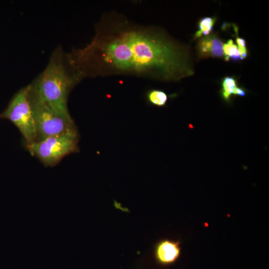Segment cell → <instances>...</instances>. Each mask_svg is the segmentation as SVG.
Listing matches in <instances>:
<instances>
[{
  "label": "cell",
  "mask_w": 269,
  "mask_h": 269,
  "mask_svg": "<svg viewBox=\"0 0 269 269\" xmlns=\"http://www.w3.org/2000/svg\"><path fill=\"white\" fill-rule=\"evenodd\" d=\"M67 56L82 78L126 75L169 82L194 74L188 46L160 27L117 12L105 14L92 41Z\"/></svg>",
  "instance_id": "obj_1"
},
{
  "label": "cell",
  "mask_w": 269,
  "mask_h": 269,
  "mask_svg": "<svg viewBox=\"0 0 269 269\" xmlns=\"http://www.w3.org/2000/svg\"><path fill=\"white\" fill-rule=\"evenodd\" d=\"M82 78L70 64L68 57L57 49L41 74L31 85L37 96L56 113L73 121L67 107L69 94Z\"/></svg>",
  "instance_id": "obj_2"
},
{
  "label": "cell",
  "mask_w": 269,
  "mask_h": 269,
  "mask_svg": "<svg viewBox=\"0 0 269 269\" xmlns=\"http://www.w3.org/2000/svg\"><path fill=\"white\" fill-rule=\"evenodd\" d=\"M77 130L26 144L30 153L46 166H53L65 156L78 150Z\"/></svg>",
  "instance_id": "obj_3"
},
{
  "label": "cell",
  "mask_w": 269,
  "mask_h": 269,
  "mask_svg": "<svg viewBox=\"0 0 269 269\" xmlns=\"http://www.w3.org/2000/svg\"><path fill=\"white\" fill-rule=\"evenodd\" d=\"M30 85L29 97L36 128V141L76 130L73 121L63 118L41 100Z\"/></svg>",
  "instance_id": "obj_4"
},
{
  "label": "cell",
  "mask_w": 269,
  "mask_h": 269,
  "mask_svg": "<svg viewBox=\"0 0 269 269\" xmlns=\"http://www.w3.org/2000/svg\"><path fill=\"white\" fill-rule=\"evenodd\" d=\"M30 85L20 89L1 115L10 120L19 130L26 144L36 140V131L29 97Z\"/></svg>",
  "instance_id": "obj_5"
},
{
  "label": "cell",
  "mask_w": 269,
  "mask_h": 269,
  "mask_svg": "<svg viewBox=\"0 0 269 269\" xmlns=\"http://www.w3.org/2000/svg\"><path fill=\"white\" fill-rule=\"evenodd\" d=\"M224 43L216 33L199 38L195 47L197 61L208 58H223Z\"/></svg>",
  "instance_id": "obj_6"
},
{
  "label": "cell",
  "mask_w": 269,
  "mask_h": 269,
  "mask_svg": "<svg viewBox=\"0 0 269 269\" xmlns=\"http://www.w3.org/2000/svg\"><path fill=\"white\" fill-rule=\"evenodd\" d=\"M180 253L179 244L170 240H163L157 244L154 254L158 263L167 265L174 263Z\"/></svg>",
  "instance_id": "obj_7"
},
{
  "label": "cell",
  "mask_w": 269,
  "mask_h": 269,
  "mask_svg": "<svg viewBox=\"0 0 269 269\" xmlns=\"http://www.w3.org/2000/svg\"><path fill=\"white\" fill-rule=\"evenodd\" d=\"M238 86V82L235 77L226 76L222 79L220 93L224 102L227 104L231 103L234 92Z\"/></svg>",
  "instance_id": "obj_8"
},
{
  "label": "cell",
  "mask_w": 269,
  "mask_h": 269,
  "mask_svg": "<svg viewBox=\"0 0 269 269\" xmlns=\"http://www.w3.org/2000/svg\"><path fill=\"white\" fill-rule=\"evenodd\" d=\"M145 98L150 105L158 107H164L168 99V95L164 91L156 89L148 90Z\"/></svg>",
  "instance_id": "obj_9"
},
{
  "label": "cell",
  "mask_w": 269,
  "mask_h": 269,
  "mask_svg": "<svg viewBox=\"0 0 269 269\" xmlns=\"http://www.w3.org/2000/svg\"><path fill=\"white\" fill-rule=\"evenodd\" d=\"M216 20V17L208 16L201 18L198 22V29L194 34V39H199L211 33Z\"/></svg>",
  "instance_id": "obj_10"
},
{
  "label": "cell",
  "mask_w": 269,
  "mask_h": 269,
  "mask_svg": "<svg viewBox=\"0 0 269 269\" xmlns=\"http://www.w3.org/2000/svg\"><path fill=\"white\" fill-rule=\"evenodd\" d=\"M223 58L226 61L230 60L234 61L242 60L239 53V49L233 40L229 39L223 45Z\"/></svg>",
  "instance_id": "obj_11"
},
{
  "label": "cell",
  "mask_w": 269,
  "mask_h": 269,
  "mask_svg": "<svg viewBox=\"0 0 269 269\" xmlns=\"http://www.w3.org/2000/svg\"><path fill=\"white\" fill-rule=\"evenodd\" d=\"M247 94V91L243 87L238 86L235 89L233 96H239L244 97L246 96Z\"/></svg>",
  "instance_id": "obj_12"
}]
</instances>
